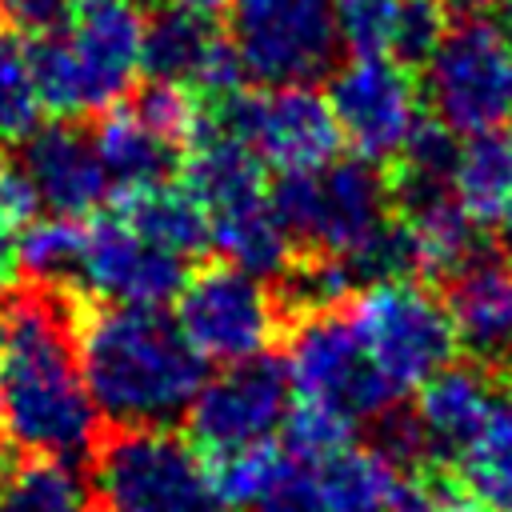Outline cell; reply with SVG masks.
Returning <instances> with one entry per match:
<instances>
[{
    "instance_id": "d590c367",
    "label": "cell",
    "mask_w": 512,
    "mask_h": 512,
    "mask_svg": "<svg viewBox=\"0 0 512 512\" xmlns=\"http://www.w3.org/2000/svg\"><path fill=\"white\" fill-rule=\"evenodd\" d=\"M444 28H448V12L436 0H404L400 28L392 40V60H400V64L428 60L432 48L440 44Z\"/></svg>"
},
{
    "instance_id": "484cf974",
    "label": "cell",
    "mask_w": 512,
    "mask_h": 512,
    "mask_svg": "<svg viewBox=\"0 0 512 512\" xmlns=\"http://www.w3.org/2000/svg\"><path fill=\"white\" fill-rule=\"evenodd\" d=\"M460 464L468 492L488 512H512V388L496 392L492 412Z\"/></svg>"
},
{
    "instance_id": "4dcf8cb0",
    "label": "cell",
    "mask_w": 512,
    "mask_h": 512,
    "mask_svg": "<svg viewBox=\"0 0 512 512\" xmlns=\"http://www.w3.org/2000/svg\"><path fill=\"white\" fill-rule=\"evenodd\" d=\"M40 96L28 68V44L0 20V140H28L40 128Z\"/></svg>"
},
{
    "instance_id": "4316f807",
    "label": "cell",
    "mask_w": 512,
    "mask_h": 512,
    "mask_svg": "<svg viewBox=\"0 0 512 512\" xmlns=\"http://www.w3.org/2000/svg\"><path fill=\"white\" fill-rule=\"evenodd\" d=\"M84 240H88V228L76 216L52 212V216L28 220L20 236V272H28L32 284L68 288L80 276Z\"/></svg>"
},
{
    "instance_id": "52a82bcc",
    "label": "cell",
    "mask_w": 512,
    "mask_h": 512,
    "mask_svg": "<svg viewBox=\"0 0 512 512\" xmlns=\"http://www.w3.org/2000/svg\"><path fill=\"white\" fill-rule=\"evenodd\" d=\"M204 124L240 140L260 164L284 172H308L340 152V128L332 108L308 84H264L256 92H228L208 104Z\"/></svg>"
},
{
    "instance_id": "4fadbf2b",
    "label": "cell",
    "mask_w": 512,
    "mask_h": 512,
    "mask_svg": "<svg viewBox=\"0 0 512 512\" xmlns=\"http://www.w3.org/2000/svg\"><path fill=\"white\" fill-rule=\"evenodd\" d=\"M184 280H188V260L144 240L116 212L88 224L76 288L84 284L92 296L108 304L160 308L180 296Z\"/></svg>"
},
{
    "instance_id": "1f68e13d",
    "label": "cell",
    "mask_w": 512,
    "mask_h": 512,
    "mask_svg": "<svg viewBox=\"0 0 512 512\" xmlns=\"http://www.w3.org/2000/svg\"><path fill=\"white\" fill-rule=\"evenodd\" d=\"M280 280H284V308H292L296 316L340 308L360 288L348 256L340 252H312L308 260H292V268Z\"/></svg>"
},
{
    "instance_id": "8fae6325",
    "label": "cell",
    "mask_w": 512,
    "mask_h": 512,
    "mask_svg": "<svg viewBox=\"0 0 512 512\" xmlns=\"http://www.w3.org/2000/svg\"><path fill=\"white\" fill-rule=\"evenodd\" d=\"M324 100L332 108L340 140L372 164L400 156L420 124V88L392 56L352 52L340 68H332Z\"/></svg>"
},
{
    "instance_id": "d6a6232c",
    "label": "cell",
    "mask_w": 512,
    "mask_h": 512,
    "mask_svg": "<svg viewBox=\"0 0 512 512\" xmlns=\"http://www.w3.org/2000/svg\"><path fill=\"white\" fill-rule=\"evenodd\" d=\"M132 112L176 148L192 144V136L200 132V120H204L200 96L176 80H144L132 96Z\"/></svg>"
},
{
    "instance_id": "9c48e42d",
    "label": "cell",
    "mask_w": 512,
    "mask_h": 512,
    "mask_svg": "<svg viewBox=\"0 0 512 512\" xmlns=\"http://www.w3.org/2000/svg\"><path fill=\"white\" fill-rule=\"evenodd\" d=\"M284 368L296 400L324 404L352 424L388 412V404L396 400L392 388L372 368L348 312L340 308L308 312L296 320L288 336Z\"/></svg>"
},
{
    "instance_id": "6da1fadb",
    "label": "cell",
    "mask_w": 512,
    "mask_h": 512,
    "mask_svg": "<svg viewBox=\"0 0 512 512\" xmlns=\"http://www.w3.org/2000/svg\"><path fill=\"white\" fill-rule=\"evenodd\" d=\"M0 416L16 448L76 460L96 444V404L76 356V296L8 288L0 304Z\"/></svg>"
},
{
    "instance_id": "7c38bea8",
    "label": "cell",
    "mask_w": 512,
    "mask_h": 512,
    "mask_svg": "<svg viewBox=\"0 0 512 512\" xmlns=\"http://www.w3.org/2000/svg\"><path fill=\"white\" fill-rule=\"evenodd\" d=\"M292 404V380L284 356L260 352L228 364L204 380L188 404V440L204 456H220L256 440H268Z\"/></svg>"
},
{
    "instance_id": "7402d4cb",
    "label": "cell",
    "mask_w": 512,
    "mask_h": 512,
    "mask_svg": "<svg viewBox=\"0 0 512 512\" xmlns=\"http://www.w3.org/2000/svg\"><path fill=\"white\" fill-rule=\"evenodd\" d=\"M400 224L412 240L416 252V272L428 276H452L468 256H476V224L464 216L456 204L452 188L448 192H428L400 200Z\"/></svg>"
},
{
    "instance_id": "60d3db41",
    "label": "cell",
    "mask_w": 512,
    "mask_h": 512,
    "mask_svg": "<svg viewBox=\"0 0 512 512\" xmlns=\"http://www.w3.org/2000/svg\"><path fill=\"white\" fill-rule=\"evenodd\" d=\"M20 276V236L16 228L0 224V288H12Z\"/></svg>"
},
{
    "instance_id": "277c9868",
    "label": "cell",
    "mask_w": 512,
    "mask_h": 512,
    "mask_svg": "<svg viewBox=\"0 0 512 512\" xmlns=\"http://www.w3.org/2000/svg\"><path fill=\"white\" fill-rule=\"evenodd\" d=\"M424 64V100L456 136L512 120V36L476 4H460Z\"/></svg>"
},
{
    "instance_id": "44dd1931",
    "label": "cell",
    "mask_w": 512,
    "mask_h": 512,
    "mask_svg": "<svg viewBox=\"0 0 512 512\" xmlns=\"http://www.w3.org/2000/svg\"><path fill=\"white\" fill-rule=\"evenodd\" d=\"M116 216L140 232L144 240L196 260L200 252L212 248V228H208V212L204 204L184 188V184H152V188H132V192H116Z\"/></svg>"
},
{
    "instance_id": "30bf717a",
    "label": "cell",
    "mask_w": 512,
    "mask_h": 512,
    "mask_svg": "<svg viewBox=\"0 0 512 512\" xmlns=\"http://www.w3.org/2000/svg\"><path fill=\"white\" fill-rule=\"evenodd\" d=\"M228 40L260 84H308L340 44L332 0H232Z\"/></svg>"
},
{
    "instance_id": "8d00e7d4",
    "label": "cell",
    "mask_w": 512,
    "mask_h": 512,
    "mask_svg": "<svg viewBox=\"0 0 512 512\" xmlns=\"http://www.w3.org/2000/svg\"><path fill=\"white\" fill-rule=\"evenodd\" d=\"M248 512H332L316 488V476L308 464H288L284 476L248 508Z\"/></svg>"
},
{
    "instance_id": "3957f363",
    "label": "cell",
    "mask_w": 512,
    "mask_h": 512,
    "mask_svg": "<svg viewBox=\"0 0 512 512\" xmlns=\"http://www.w3.org/2000/svg\"><path fill=\"white\" fill-rule=\"evenodd\" d=\"M92 472L100 512H228L208 456L168 424L112 428L96 444Z\"/></svg>"
},
{
    "instance_id": "7a4b0ae2",
    "label": "cell",
    "mask_w": 512,
    "mask_h": 512,
    "mask_svg": "<svg viewBox=\"0 0 512 512\" xmlns=\"http://www.w3.org/2000/svg\"><path fill=\"white\" fill-rule=\"evenodd\" d=\"M76 356L96 416L112 428H164L208 380V360L160 308L76 296Z\"/></svg>"
},
{
    "instance_id": "ba28073f",
    "label": "cell",
    "mask_w": 512,
    "mask_h": 512,
    "mask_svg": "<svg viewBox=\"0 0 512 512\" xmlns=\"http://www.w3.org/2000/svg\"><path fill=\"white\" fill-rule=\"evenodd\" d=\"M176 304V324L184 340L220 364H236L268 352L280 332V300L268 280L236 268V264H204L188 272Z\"/></svg>"
},
{
    "instance_id": "9a60e30c",
    "label": "cell",
    "mask_w": 512,
    "mask_h": 512,
    "mask_svg": "<svg viewBox=\"0 0 512 512\" xmlns=\"http://www.w3.org/2000/svg\"><path fill=\"white\" fill-rule=\"evenodd\" d=\"M24 172L32 176V188L40 196V204H48L60 216H88L104 204L108 196V172L100 164L96 140L92 132H84L72 120H52L40 124L28 140H24V156H20Z\"/></svg>"
},
{
    "instance_id": "603a6c76",
    "label": "cell",
    "mask_w": 512,
    "mask_h": 512,
    "mask_svg": "<svg viewBox=\"0 0 512 512\" xmlns=\"http://www.w3.org/2000/svg\"><path fill=\"white\" fill-rule=\"evenodd\" d=\"M308 468L332 512H392V500L400 492V468L380 448L344 444L340 452Z\"/></svg>"
},
{
    "instance_id": "8992f818",
    "label": "cell",
    "mask_w": 512,
    "mask_h": 512,
    "mask_svg": "<svg viewBox=\"0 0 512 512\" xmlns=\"http://www.w3.org/2000/svg\"><path fill=\"white\" fill-rule=\"evenodd\" d=\"M348 320L392 396L420 388L444 364H452L456 332L448 308L412 276L376 280L352 296Z\"/></svg>"
},
{
    "instance_id": "836d02e7",
    "label": "cell",
    "mask_w": 512,
    "mask_h": 512,
    "mask_svg": "<svg viewBox=\"0 0 512 512\" xmlns=\"http://www.w3.org/2000/svg\"><path fill=\"white\" fill-rule=\"evenodd\" d=\"M280 448L296 460V464H316L332 452H340L344 444H352V420H344L340 412L312 404V400H296L288 404L284 420H280Z\"/></svg>"
},
{
    "instance_id": "83f0119b",
    "label": "cell",
    "mask_w": 512,
    "mask_h": 512,
    "mask_svg": "<svg viewBox=\"0 0 512 512\" xmlns=\"http://www.w3.org/2000/svg\"><path fill=\"white\" fill-rule=\"evenodd\" d=\"M288 464H292V456L272 436L232 448V452H220V456H208L212 484H216L220 500L228 504V512H248L284 476Z\"/></svg>"
},
{
    "instance_id": "d4e9b609",
    "label": "cell",
    "mask_w": 512,
    "mask_h": 512,
    "mask_svg": "<svg viewBox=\"0 0 512 512\" xmlns=\"http://www.w3.org/2000/svg\"><path fill=\"white\" fill-rule=\"evenodd\" d=\"M0 512H96V492L72 460L36 456L0 480Z\"/></svg>"
},
{
    "instance_id": "ffe728a7",
    "label": "cell",
    "mask_w": 512,
    "mask_h": 512,
    "mask_svg": "<svg viewBox=\"0 0 512 512\" xmlns=\"http://www.w3.org/2000/svg\"><path fill=\"white\" fill-rule=\"evenodd\" d=\"M100 164L108 172V184L116 192L152 188L164 180H176L180 172V148L156 136L132 108H108L92 132Z\"/></svg>"
},
{
    "instance_id": "f546056e",
    "label": "cell",
    "mask_w": 512,
    "mask_h": 512,
    "mask_svg": "<svg viewBox=\"0 0 512 512\" xmlns=\"http://www.w3.org/2000/svg\"><path fill=\"white\" fill-rule=\"evenodd\" d=\"M456 132L444 128L440 120L416 124L408 144L400 148V168H396V200L428 196V192H448L452 188V164H456Z\"/></svg>"
},
{
    "instance_id": "74e56055",
    "label": "cell",
    "mask_w": 512,
    "mask_h": 512,
    "mask_svg": "<svg viewBox=\"0 0 512 512\" xmlns=\"http://www.w3.org/2000/svg\"><path fill=\"white\" fill-rule=\"evenodd\" d=\"M392 512H488L472 492H456L448 484L428 480H400Z\"/></svg>"
},
{
    "instance_id": "ac0fdd59",
    "label": "cell",
    "mask_w": 512,
    "mask_h": 512,
    "mask_svg": "<svg viewBox=\"0 0 512 512\" xmlns=\"http://www.w3.org/2000/svg\"><path fill=\"white\" fill-rule=\"evenodd\" d=\"M452 196L476 228H512V128L468 132L452 164Z\"/></svg>"
},
{
    "instance_id": "5b68a950",
    "label": "cell",
    "mask_w": 512,
    "mask_h": 512,
    "mask_svg": "<svg viewBox=\"0 0 512 512\" xmlns=\"http://www.w3.org/2000/svg\"><path fill=\"white\" fill-rule=\"evenodd\" d=\"M292 244L312 252H352L392 208V184L364 156H332L308 172H284L268 192Z\"/></svg>"
},
{
    "instance_id": "5bb4252c",
    "label": "cell",
    "mask_w": 512,
    "mask_h": 512,
    "mask_svg": "<svg viewBox=\"0 0 512 512\" xmlns=\"http://www.w3.org/2000/svg\"><path fill=\"white\" fill-rule=\"evenodd\" d=\"M444 308L456 332V348L488 368L512 364V264L504 256H468L452 272Z\"/></svg>"
},
{
    "instance_id": "e0dca14e",
    "label": "cell",
    "mask_w": 512,
    "mask_h": 512,
    "mask_svg": "<svg viewBox=\"0 0 512 512\" xmlns=\"http://www.w3.org/2000/svg\"><path fill=\"white\" fill-rule=\"evenodd\" d=\"M492 400H496V388L480 364H444L436 376H428L412 408L416 428L424 436V452L460 460L468 444L480 436L492 412Z\"/></svg>"
},
{
    "instance_id": "b9f144b4",
    "label": "cell",
    "mask_w": 512,
    "mask_h": 512,
    "mask_svg": "<svg viewBox=\"0 0 512 512\" xmlns=\"http://www.w3.org/2000/svg\"><path fill=\"white\" fill-rule=\"evenodd\" d=\"M12 464H16V440L8 432H0V480L12 472Z\"/></svg>"
},
{
    "instance_id": "2e32d148",
    "label": "cell",
    "mask_w": 512,
    "mask_h": 512,
    "mask_svg": "<svg viewBox=\"0 0 512 512\" xmlns=\"http://www.w3.org/2000/svg\"><path fill=\"white\" fill-rule=\"evenodd\" d=\"M76 52L88 112L112 108L140 72V44H144V16L132 0H96L76 8V24L68 32Z\"/></svg>"
},
{
    "instance_id": "e575fe53",
    "label": "cell",
    "mask_w": 512,
    "mask_h": 512,
    "mask_svg": "<svg viewBox=\"0 0 512 512\" xmlns=\"http://www.w3.org/2000/svg\"><path fill=\"white\" fill-rule=\"evenodd\" d=\"M404 0H332L336 36L356 56H392Z\"/></svg>"
},
{
    "instance_id": "d6986e66",
    "label": "cell",
    "mask_w": 512,
    "mask_h": 512,
    "mask_svg": "<svg viewBox=\"0 0 512 512\" xmlns=\"http://www.w3.org/2000/svg\"><path fill=\"white\" fill-rule=\"evenodd\" d=\"M208 228H212V248L228 264L260 276V280H280L296 260L292 236L280 224L268 192L256 200H240L232 208L208 212Z\"/></svg>"
},
{
    "instance_id": "f35d334b",
    "label": "cell",
    "mask_w": 512,
    "mask_h": 512,
    "mask_svg": "<svg viewBox=\"0 0 512 512\" xmlns=\"http://www.w3.org/2000/svg\"><path fill=\"white\" fill-rule=\"evenodd\" d=\"M36 188H32V176L24 172L20 160H0V224L8 228H24L32 216H36Z\"/></svg>"
},
{
    "instance_id": "7bdbcfd3",
    "label": "cell",
    "mask_w": 512,
    "mask_h": 512,
    "mask_svg": "<svg viewBox=\"0 0 512 512\" xmlns=\"http://www.w3.org/2000/svg\"><path fill=\"white\" fill-rule=\"evenodd\" d=\"M172 4H180V8H192V12H200V16H212V12L228 8L232 0H172Z\"/></svg>"
},
{
    "instance_id": "cb8c5ba5",
    "label": "cell",
    "mask_w": 512,
    "mask_h": 512,
    "mask_svg": "<svg viewBox=\"0 0 512 512\" xmlns=\"http://www.w3.org/2000/svg\"><path fill=\"white\" fill-rule=\"evenodd\" d=\"M216 40L220 36L212 32L208 16L168 4L144 20L140 72H144V80H176V84L192 88L196 72L204 68L208 52L216 48Z\"/></svg>"
},
{
    "instance_id": "f1b7e54d",
    "label": "cell",
    "mask_w": 512,
    "mask_h": 512,
    "mask_svg": "<svg viewBox=\"0 0 512 512\" xmlns=\"http://www.w3.org/2000/svg\"><path fill=\"white\" fill-rule=\"evenodd\" d=\"M28 68H32V84H36L44 112H52L56 120H72V116L88 112L84 76H80L68 36L36 32V40L28 44Z\"/></svg>"
},
{
    "instance_id": "ab89813d",
    "label": "cell",
    "mask_w": 512,
    "mask_h": 512,
    "mask_svg": "<svg viewBox=\"0 0 512 512\" xmlns=\"http://www.w3.org/2000/svg\"><path fill=\"white\" fill-rule=\"evenodd\" d=\"M72 12V0H0V20L28 32H52Z\"/></svg>"
}]
</instances>
